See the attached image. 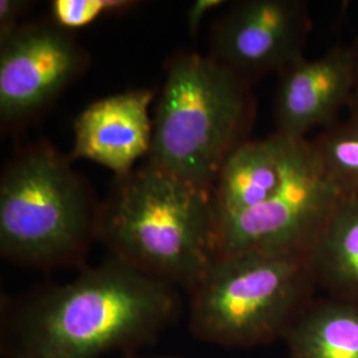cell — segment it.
I'll list each match as a JSON object with an SVG mask.
<instances>
[{
	"label": "cell",
	"mask_w": 358,
	"mask_h": 358,
	"mask_svg": "<svg viewBox=\"0 0 358 358\" xmlns=\"http://www.w3.org/2000/svg\"><path fill=\"white\" fill-rule=\"evenodd\" d=\"M71 32L31 22L0 38V121L16 128L45 110L88 65Z\"/></svg>",
	"instance_id": "52a82bcc"
},
{
	"label": "cell",
	"mask_w": 358,
	"mask_h": 358,
	"mask_svg": "<svg viewBox=\"0 0 358 358\" xmlns=\"http://www.w3.org/2000/svg\"><path fill=\"white\" fill-rule=\"evenodd\" d=\"M355 56H356V68H355V87H353V93H355V100H356V106H357L358 118V45L355 48Z\"/></svg>",
	"instance_id": "ac0fdd59"
},
{
	"label": "cell",
	"mask_w": 358,
	"mask_h": 358,
	"mask_svg": "<svg viewBox=\"0 0 358 358\" xmlns=\"http://www.w3.org/2000/svg\"><path fill=\"white\" fill-rule=\"evenodd\" d=\"M136 1L130 0H53L50 20L66 32L90 27L103 16L122 15L130 11Z\"/></svg>",
	"instance_id": "9a60e30c"
},
{
	"label": "cell",
	"mask_w": 358,
	"mask_h": 358,
	"mask_svg": "<svg viewBox=\"0 0 358 358\" xmlns=\"http://www.w3.org/2000/svg\"><path fill=\"white\" fill-rule=\"evenodd\" d=\"M307 260L313 280L336 299L358 303V196H344L334 207Z\"/></svg>",
	"instance_id": "7c38bea8"
},
{
	"label": "cell",
	"mask_w": 358,
	"mask_h": 358,
	"mask_svg": "<svg viewBox=\"0 0 358 358\" xmlns=\"http://www.w3.org/2000/svg\"><path fill=\"white\" fill-rule=\"evenodd\" d=\"M355 50L337 48L320 57H300L280 75L275 97L279 134L306 140V134L332 117L355 87Z\"/></svg>",
	"instance_id": "30bf717a"
},
{
	"label": "cell",
	"mask_w": 358,
	"mask_h": 358,
	"mask_svg": "<svg viewBox=\"0 0 358 358\" xmlns=\"http://www.w3.org/2000/svg\"><path fill=\"white\" fill-rule=\"evenodd\" d=\"M308 27L301 1H238L213 27L208 56L244 80L282 73L303 57Z\"/></svg>",
	"instance_id": "ba28073f"
},
{
	"label": "cell",
	"mask_w": 358,
	"mask_h": 358,
	"mask_svg": "<svg viewBox=\"0 0 358 358\" xmlns=\"http://www.w3.org/2000/svg\"><path fill=\"white\" fill-rule=\"evenodd\" d=\"M312 280L307 256H217L189 291L192 331L217 345L272 341L285 336L306 308Z\"/></svg>",
	"instance_id": "5b68a950"
},
{
	"label": "cell",
	"mask_w": 358,
	"mask_h": 358,
	"mask_svg": "<svg viewBox=\"0 0 358 358\" xmlns=\"http://www.w3.org/2000/svg\"><path fill=\"white\" fill-rule=\"evenodd\" d=\"M226 4L224 0H195L187 8L186 13V23H187V29L192 36H195L199 31V27L202 20L205 19L208 13L219 7Z\"/></svg>",
	"instance_id": "e0dca14e"
},
{
	"label": "cell",
	"mask_w": 358,
	"mask_h": 358,
	"mask_svg": "<svg viewBox=\"0 0 358 358\" xmlns=\"http://www.w3.org/2000/svg\"><path fill=\"white\" fill-rule=\"evenodd\" d=\"M50 142L15 154L0 178V252L16 264L51 268L78 262L97 239L100 206Z\"/></svg>",
	"instance_id": "277c9868"
},
{
	"label": "cell",
	"mask_w": 358,
	"mask_h": 358,
	"mask_svg": "<svg viewBox=\"0 0 358 358\" xmlns=\"http://www.w3.org/2000/svg\"><path fill=\"white\" fill-rule=\"evenodd\" d=\"M178 308L174 285L112 257L23 304L15 358L101 357L153 338Z\"/></svg>",
	"instance_id": "6da1fadb"
},
{
	"label": "cell",
	"mask_w": 358,
	"mask_h": 358,
	"mask_svg": "<svg viewBox=\"0 0 358 358\" xmlns=\"http://www.w3.org/2000/svg\"><path fill=\"white\" fill-rule=\"evenodd\" d=\"M327 173L345 196H358V118L315 143Z\"/></svg>",
	"instance_id": "5bb4252c"
},
{
	"label": "cell",
	"mask_w": 358,
	"mask_h": 358,
	"mask_svg": "<svg viewBox=\"0 0 358 358\" xmlns=\"http://www.w3.org/2000/svg\"><path fill=\"white\" fill-rule=\"evenodd\" d=\"M345 195L321 162L315 143H299L291 169L267 202L217 224V252L307 256Z\"/></svg>",
	"instance_id": "8992f818"
},
{
	"label": "cell",
	"mask_w": 358,
	"mask_h": 358,
	"mask_svg": "<svg viewBox=\"0 0 358 358\" xmlns=\"http://www.w3.org/2000/svg\"><path fill=\"white\" fill-rule=\"evenodd\" d=\"M251 115L247 83L210 56L179 51L166 64L148 164L214 192Z\"/></svg>",
	"instance_id": "3957f363"
},
{
	"label": "cell",
	"mask_w": 358,
	"mask_h": 358,
	"mask_svg": "<svg viewBox=\"0 0 358 358\" xmlns=\"http://www.w3.org/2000/svg\"><path fill=\"white\" fill-rule=\"evenodd\" d=\"M153 99L152 90H131L90 103L73 124L71 161H93L113 171L115 178L131 173L150 153Z\"/></svg>",
	"instance_id": "9c48e42d"
},
{
	"label": "cell",
	"mask_w": 358,
	"mask_h": 358,
	"mask_svg": "<svg viewBox=\"0 0 358 358\" xmlns=\"http://www.w3.org/2000/svg\"><path fill=\"white\" fill-rule=\"evenodd\" d=\"M285 337L291 358H358V303L334 297L306 307Z\"/></svg>",
	"instance_id": "4fadbf2b"
},
{
	"label": "cell",
	"mask_w": 358,
	"mask_h": 358,
	"mask_svg": "<svg viewBox=\"0 0 358 358\" xmlns=\"http://www.w3.org/2000/svg\"><path fill=\"white\" fill-rule=\"evenodd\" d=\"M31 8L27 0H1L0 1V38L10 35L17 27L24 24L23 17Z\"/></svg>",
	"instance_id": "2e32d148"
},
{
	"label": "cell",
	"mask_w": 358,
	"mask_h": 358,
	"mask_svg": "<svg viewBox=\"0 0 358 358\" xmlns=\"http://www.w3.org/2000/svg\"><path fill=\"white\" fill-rule=\"evenodd\" d=\"M97 239L117 260L190 291L217 256L213 192L146 162L115 178Z\"/></svg>",
	"instance_id": "7a4b0ae2"
},
{
	"label": "cell",
	"mask_w": 358,
	"mask_h": 358,
	"mask_svg": "<svg viewBox=\"0 0 358 358\" xmlns=\"http://www.w3.org/2000/svg\"><path fill=\"white\" fill-rule=\"evenodd\" d=\"M301 141L275 133L231 154L213 192L217 224L267 202L287 178Z\"/></svg>",
	"instance_id": "8fae6325"
}]
</instances>
